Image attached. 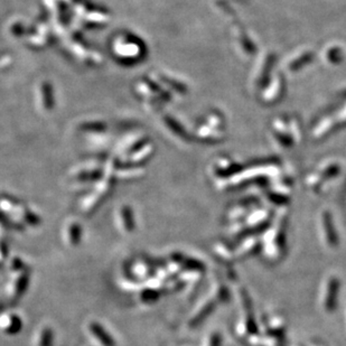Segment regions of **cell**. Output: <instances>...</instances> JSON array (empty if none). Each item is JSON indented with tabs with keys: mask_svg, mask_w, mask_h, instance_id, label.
<instances>
[{
	"mask_svg": "<svg viewBox=\"0 0 346 346\" xmlns=\"http://www.w3.org/2000/svg\"><path fill=\"white\" fill-rule=\"evenodd\" d=\"M91 330H92V333L95 334L99 338V340H100V342L105 346H113L115 345L112 338L110 337V335L106 333L105 329H103L99 324H92Z\"/></svg>",
	"mask_w": 346,
	"mask_h": 346,
	"instance_id": "cell-1",
	"label": "cell"
},
{
	"mask_svg": "<svg viewBox=\"0 0 346 346\" xmlns=\"http://www.w3.org/2000/svg\"><path fill=\"white\" fill-rule=\"evenodd\" d=\"M51 337H52L51 332H49L48 329H46V332L44 333L43 336H42V344H41V346H49V345H51V343H52Z\"/></svg>",
	"mask_w": 346,
	"mask_h": 346,
	"instance_id": "cell-2",
	"label": "cell"
}]
</instances>
